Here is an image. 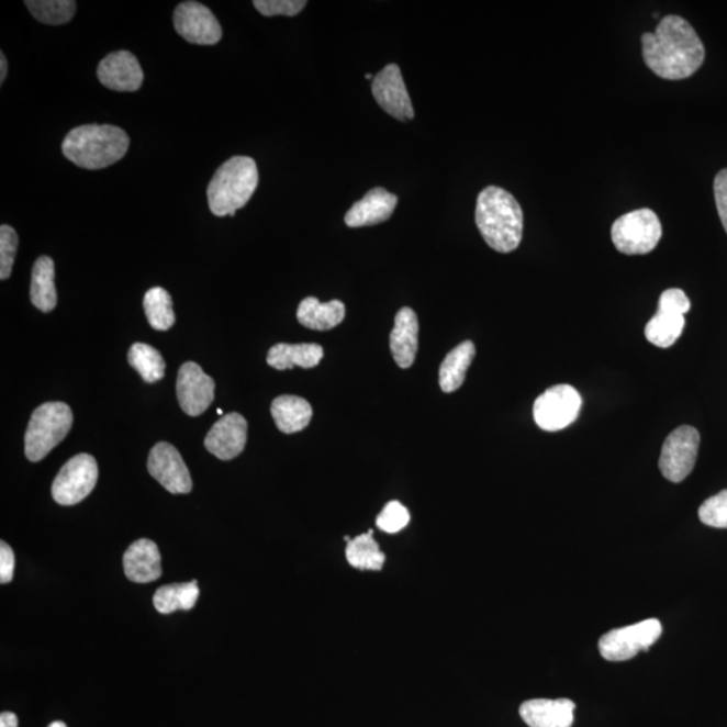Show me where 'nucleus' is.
I'll list each match as a JSON object with an SVG mask.
<instances>
[{"mask_svg": "<svg viewBox=\"0 0 727 727\" xmlns=\"http://www.w3.org/2000/svg\"><path fill=\"white\" fill-rule=\"evenodd\" d=\"M641 43L644 61L661 79H687L705 61L700 35L682 16H664L655 33L642 34Z\"/></svg>", "mask_w": 727, "mask_h": 727, "instance_id": "f257e3e1", "label": "nucleus"}, {"mask_svg": "<svg viewBox=\"0 0 727 727\" xmlns=\"http://www.w3.org/2000/svg\"><path fill=\"white\" fill-rule=\"evenodd\" d=\"M476 224L494 251L510 254L521 246L523 210L515 197L505 189L488 187L482 190L477 199Z\"/></svg>", "mask_w": 727, "mask_h": 727, "instance_id": "f03ea898", "label": "nucleus"}, {"mask_svg": "<svg viewBox=\"0 0 727 727\" xmlns=\"http://www.w3.org/2000/svg\"><path fill=\"white\" fill-rule=\"evenodd\" d=\"M128 146V135L122 128L110 124H86L65 136L63 154L81 169L100 170L121 160Z\"/></svg>", "mask_w": 727, "mask_h": 727, "instance_id": "7ed1b4c3", "label": "nucleus"}, {"mask_svg": "<svg viewBox=\"0 0 727 727\" xmlns=\"http://www.w3.org/2000/svg\"><path fill=\"white\" fill-rule=\"evenodd\" d=\"M259 183L258 166L249 157L226 160L208 187V204L214 216H235L247 204Z\"/></svg>", "mask_w": 727, "mask_h": 727, "instance_id": "20e7f679", "label": "nucleus"}, {"mask_svg": "<svg viewBox=\"0 0 727 727\" xmlns=\"http://www.w3.org/2000/svg\"><path fill=\"white\" fill-rule=\"evenodd\" d=\"M74 425V414L68 404L51 402L41 404L30 418L25 435V455L32 462L43 461L61 444Z\"/></svg>", "mask_w": 727, "mask_h": 727, "instance_id": "39448f33", "label": "nucleus"}, {"mask_svg": "<svg viewBox=\"0 0 727 727\" xmlns=\"http://www.w3.org/2000/svg\"><path fill=\"white\" fill-rule=\"evenodd\" d=\"M663 228L658 214L648 208L624 214L612 225V241L619 253L646 255L658 247Z\"/></svg>", "mask_w": 727, "mask_h": 727, "instance_id": "423d86ee", "label": "nucleus"}, {"mask_svg": "<svg viewBox=\"0 0 727 727\" xmlns=\"http://www.w3.org/2000/svg\"><path fill=\"white\" fill-rule=\"evenodd\" d=\"M663 627L659 619L649 618L629 627L613 629L599 642L602 658L609 661L634 659L637 653L648 651L659 640Z\"/></svg>", "mask_w": 727, "mask_h": 727, "instance_id": "0eeeda50", "label": "nucleus"}, {"mask_svg": "<svg viewBox=\"0 0 727 727\" xmlns=\"http://www.w3.org/2000/svg\"><path fill=\"white\" fill-rule=\"evenodd\" d=\"M582 398L574 387H551L536 399L534 420L541 430L559 432L574 423L581 413Z\"/></svg>", "mask_w": 727, "mask_h": 727, "instance_id": "6e6552de", "label": "nucleus"}, {"mask_svg": "<svg viewBox=\"0 0 727 727\" xmlns=\"http://www.w3.org/2000/svg\"><path fill=\"white\" fill-rule=\"evenodd\" d=\"M99 479L98 462L79 455L64 465L52 485V496L59 505H76L91 494Z\"/></svg>", "mask_w": 727, "mask_h": 727, "instance_id": "1a4fd4ad", "label": "nucleus"}, {"mask_svg": "<svg viewBox=\"0 0 727 727\" xmlns=\"http://www.w3.org/2000/svg\"><path fill=\"white\" fill-rule=\"evenodd\" d=\"M701 435L693 426H681L664 440L659 468L661 474L671 482L687 479L698 458Z\"/></svg>", "mask_w": 727, "mask_h": 727, "instance_id": "9d476101", "label": "nucleus"}, {"mask_svg": "<svg viewBox=\"0 0 727 727\" xmlns=\"http://www.w3.org/2000/svg\"><path fill=\"white\" fill-rule=\"evenodd\" d=\"M176 32L189 44L216 45L223 37L217 18L206 5L183 2L175 11Z\"/></svg>", "mask_w": 727, "mask_h": 727, "instance_id": "9b49d317", "label": "nucleus"}, {"mask_svg": "<svg viewBox=\"0 0 727 727\" xmlns=\"http://www.w3.org/2000/svg\"><path fill=\"white\" fill-rule=\"evenodd\" d=\"M148 473H150L166 491L172 494H187L192 491V477L180 452L168 443L154 446L148 455Z\"/></svg>", "mask_w": 727, "mask_h": 727, "instance_id": "f8f14e48", "label": "nucleus"}, {"mask_svg": "<svg viewBox=\"0 0 727 727\" xmlns=\"http://www.w3.org/2000/svg\"><path fill=\"white\" fill-rule=\"evenodd\" d=\"M372 94L381 109L398 121L406 122L415 116L413 101L396 64L387 65L374 76Z\"/></svg>", "mask_w": 727, "mask_h": 727, "instance_id": "ddd939ff", "label": "nucleus"}, {"mask_svg": "<svg viewBox=\"0 0 727 727\" xmlns=\"http://www.w3.org/2000/svg\"><path fill=\"white\" fill-rule=\"evenodd\" d=\"M214 380L199 363L184 362L178 371L177 398L184 414L199 416L210 409L214 399Z\"/></svg>", "mask_w": 727, "mask_h": 727, "instance_id": "4468645a", "label": "nucleus"}, {"mask_svg": "<svg viewBox=\"0 0 727 727\" xmlns=\"http://www.w3.org/2000/svg\"><path fill=\"white\" fill-rule=\"evenodd\" d=\"M248 423L237 413L224 415L214 423L205 438V448L219 460H234L247 444Z\"/></svg>", "mask_w": 727, "mask_h": 727, "instance_id": "2eb2a0df", "label": "nucleus"}, {"mask_svg": "<svg viewBox=\"0 0 727 727\" xmlns=\"http://www.w3.org/2000/svg\"><path fill=\"white\" fill-rule=\"evenodd\" d=\"M98 77L101 85L118 92L138 91L145 79L138 59L127 51L111 53L101 59Z\"/></svg>", "mask_w": 727, "mask_h": 727, "instance_id": "dca6fc26", "label": "nucleus"}, {"mask_svg": "<svg viewBox=\"0 0 727 727\" xmlns=\"http://www.w3.org/2000/svg\"><path fill=\"white\" fill-rule=\"evenodd\" d=\"M398 205V197L383 188H374L357 201L345 216V224L350 228L378 225L392 216Z\"/></svg>", "mask_w": 727, "mask_h": 727, "instance_id": "f3484780", "label": "nucleus"}, {"mask_svg": "<svg viewBox=\"0 0 727 727\" xmlns=\"http://www.w3.org/2000/svg\"><path fill=\"white\" fill-rule=\"evenodd\" d=\"M575 703L570 700H532L521 706V717L529 727H571Z\"/></svg>", "mask_w": 727, "mask_h": 727, "instance_id": "a211bd4d", "label": "nucleus"}, {"mask_svg": "<svg viewBox=\"0 0 727 727\" xmlns=\"http://www.w3.org/2000/svg\"><path fill=\"white\" fill-rule=\"evenodd\" d=\"M418 317L414 310L410 307L399 310L390 338L391 354L399 367L413 366L418 351Z\"/></svg>", "mask_w": 727, "mask_h": 727, "instance_id": "6ab92c4d", "label": "nucleus"}, {"mask_svg": "<svg viewBox=\"0 0 727 727\" xmlns=\"http://www.w3.org/2000/svg\"><path fill=\"white\" fill-rule=\"evenodd\" d=\"M124 573L130 581L148 583L163 575L158 546L150 539H139L127 548L123 557Z\"/></svg>", "mask_w": 727, "mask_h": 727, "instance_id": "aec40b11", "label": "nucleus"}, {"mask_svg": "<svg viewBox=\"0 0 727 727\" xmlns=\"http://www.w3.org/2000/svg\"><path fill=\"white\" fill-rule=\"evenodd\" d=\"M345 305L342 301L321 303L317 298L309 297L300 303L297 318L300 324L313 331H331L345 318Z\"/></svg>", "mask_w": 727, "mask_h": 727, "instance_id": "412c9836", "label": "nucleus"}, {"mask_svg": "<svg viewBox=\"0 0 727 727\" xmlns=\"http://www.w3.org/2000/svg\"><path fill=\"white\" fill-rule=\"evenodd\" d=\"M324 357V348L318 344H277L268 350V366L284 371L294 367H317Z\"/></svg>", "mask_w": 727, "mask_h": 727, "instance_id": "4be33fe9", "label": "nucleus"}, {"mask_svg": "<svg viewBox=\"0 0 727 727\" xmlns=\"http://www.w3.org/2000/svg\"><path fill=\"white\" fill-rule=\"evenodd\" d=\"M277 427L284 434L302 432L312 421L313 409L305 399L293 395L278 396L271 404Z\"/></svg>", "mask_w": 727, "mask_h": 727, "instance_id": "5701e85b", "label": "nucleus"}, {"mask_svg": "<svg viewBox=\"0 0 727 727\" xmlns=\"http://www.w3.org/2000/svg\"><path fill=\"white\" fill-rule=\"evenodd\" d=\"M55 276V261L49 256H41L33 267L30 286V300L41 312L51 313L57 306Z\"/></svg>", "mask_w": 727, "mask_h": 727, "instance_id": "b1692460", "label": "nucleus"}, {"mask_svg": "<svg viewBox=\"0 0 727 727\" xmlns=\"http://www.w3.org/2000/svg\"><path fill=\"white\" fill-rule=\"evenodd\" d=\"M474 356L476 347L472 342H465L449 351L439 368V385L444 392L450 393L461 389Z\"/></svg>", "mask_w": 727, "mask_h": 727, "instance_id": "393cba45", "label": "nucleus"}, {"mask_svg": "<svg viewBox=\"0 0 727 727\" xmlns=\"http://www.w3.org/2000/svg\"><path fill=\"white\" fill-rule=\"evenodd\" d=\"M200 597V589L197 581L184 583H172L159 588L154 594V607L163 615H170L177 611L193 609Z\"/></svg>", "mask_w": 727, "mask_h": 727, "instance_id": "a878e982", "label": "nucleus"}, {"mask_svg": "<svg viewBox=\"0 0 727 727\" xmlns=\"http://www.w3.org/2000/svg\"><path fill=\"white\" fill-rule=\"evenodd\" d=\"M684 325V315L659 309L646 326V337L659 348H670L682 336Z\"/></svg>", "mask_w": 727, "mask_h": 727, "instance_id": "bb28decb", "label": "nucleus"}, {"mask_svg": "<svg viewBox=\"0 0 727 727\" xmlns=\"http://www.w3.org/2000/svg\"><path fill=\"white\" fill-rule=\"evenodd\" d=\"M347 559L351 568L379 571L385 563V556L373 539V529L351 539L347 546Z\"/></svg>", "mask_w": 727, "mask_h": 727, "instance_id": "cd10ccee", "label": "nucleus"}, {"mask_svg": "<svg viewBox=\"0 0 727 727\" xmlns=\"http://www.w3.org/2000/svg\"><path fill=\"white\" fill-rule=\"evenodd\" d=\"M148 324L155 331H169L176 324V314L172 310V300L168 291L163 288H153L143 298Z\"/></svg>", "mask_w": 727, "mask_h": 727, "instance_id": "c85d7f7f", "label": "nucleus"}, {"mask_svg": "<svg viewBox=\"0 0 727 727\" xmlns=\"http://www.w3.org/2000/svg\"><path fill=\"white\" fill-rule=\"evenodd\" d=\"M128 362L146 383H155L165 377V359L152 345L134 344L128 350Z\"/></svg>", "mask_w": 727, "mask_h": 727, "instance_id": "c756f323", "label": "nucleus"}, {"mask_svg": "<svg viewBox=\"0 0 727 727\" xmlns=\"http://www.w3.org/2000/svg\"><path fill=\"white\" fill-rule=\"evenodd\" d=\"M25 4L35 20L53 26L70 22L77 8L74 0H27Z\"/></svg>", "mask_w": 727, "mask_h": 727, "instance_id": "7c9ffc66", "label": "nucleus"}, {"mask_svg": "<svg viewBox=\"0 0 727 727\" xmlns=\"http://www.w3.org/2000/svg\"><path fill=\"white\" fill-rule=\"evenodd\" d=\"M700 518L703 524L713 528H727V490L707 499L701 505Z\"/></svg>", "mask_w": 727, "mask_h": 727, "instance_id": "2f4dec72", "label": "nucleus"}, {"mask_svg": "<svg viewBox=\"0 0 727 727\" xmlns=\"http://www.w3.org/2000/svg\"><path fill=\"white\" fill-rule=\"evenodd\" d=\"M18 249V235L13 226H0V279L5 280L13 271Z\"/></svg>", "mask_w": 727, "mask_h": 727, "instance_id": "473e14b6", "label": "nucleus"}, {"mask_svg": "<svg viewBox=\"0 0 727 727\" xmlns=\"http://www.w3.org/2000/svg\"><path fill=\"white\" fill-rule=\"evenodd\" d=\"M410 523V512L399 502H390L380 512L377 518V526L387 534H396L407 527Z\"/></svg>", "mask_w": 727, "mask_h": 727, "instance_id": "72a5a7b5", "label": "nucleus"}, {"mask_svg": "<svg viewBox=\"0 0 727 727\" xmlns=\"http://www.w3.org/2000/svg\"><path fill=\"white\" fill-rule=\"evenodd\" d=\"M307 3L305 0H255V9L265 16H295Z\"/></svg>", "mask_w": 727, "mask_h": 727, "instance_id": "f704fd0d", "label": "nucleus"}, {"mask_svg": "<svg viewBox=\"0 0 727 727\" xmlns=\"http://www.w3.org/2000/svg\"><path fill=\"white\" fill-rule=\"evenodd\" d=\"M659 309L684 315L690 312L691 302L683 290L670 289L660 295Z\"/></svg>", "mask_w": 727, "mask_h": 727, "instance_id": "c9c22d12", "label": "nucleus"}, {"mask_svg": "<svg viewBox=\"0 0 727 727\" xmlns=\"http://www.w3.org/2000/svg\"><path fill=\"white\" fill-rule=\"evenodd\" d=\"M714 195L720 222L727 234V169L720 170L715 177Z\"/></svg>", "mask_w": 727, "mask_h": 727, "instance_id": "e433bc0d", "label": "nucleus"}, {"mask_svg": "<svg viewBox=\"0 0 727 727\" xmlns=\"http://www.w3.org/2000/svg\"><path fill=\"white\" fill-rule=\"evenodd\" d=\"M15 569V556L13 548H11L5 541L0 544V582L9 583L13 581Z\"/></svg>", "mask_w": 727, "mask_h": 727, "instance_id": "4c0bfd02", "label": "nucleus"}, {"mask_svg": "<svg viewBox=\"0 0 727 727\" xmlns=\"http://www.w3.org/2000/svg\"><path fill=\"white\" fill-rule=\"evenodd\" d=\"M0 727H18L16 715L10 712L0 714Z\"/></svg>", "mask_w": 727, "mask_h": 727, "instance_id": "58836bf2", "label": "nucleus"}, {"mask_svg": "<svg viewBox=\"0 0 727 727\" xmlns=\"http://www.w3.org/2000/svg\"><path fill=\"white\" fill-rule=\"evenodd\" d=\"M8 59H5L4 53H0V85H3L5 76H8Z\"/></svg>", "mask_w": 727, "mask_h": 727, "instance_id": "ea45409f", "label": "nucleus"}, {"mask_svg": "<svg viewBox=\"0 0 727 727\" xmlns=\"http://www.w3.org/2000/svg\"><path fill=\"white\" fill-rule=\"evenodd\" d=\"M49 727H68V726L61 723V720H56V723L51 724Z\"/></svg>", "mask_w": 727, "mask_h": 727, "instance_id": "a19ab883", "label": "nucleus"}, {"mask_svg": "<svg viewBox=\"0 0 727 727\" xmlns=\"http://www.w3.org/2000/svg\"><path fill=\"white\" fill-rule=\"evenodd\" d=\"M366 77H367L368 80H373L374 79V77L372 75H369V74Z\"/></svg>", "mask_w": 727, "mask_h": 727, "instance_id": "79ce46f5", "label": "nucleus"}, {"mask_svg": "<svg viewBox=\"0 0 727 727\" xmlns=\"http://www.w3.org/2000/svg\"><path fill=\"white\" fill-rule=\"evenodd\" d=\"M217 414L223 415V410H222V409H219V410H217Z\"/></svg>", "mask_w": 727, "mask_h": 727, "instance_id": "37998d69", "label": "nucleus"}]
</instances>
